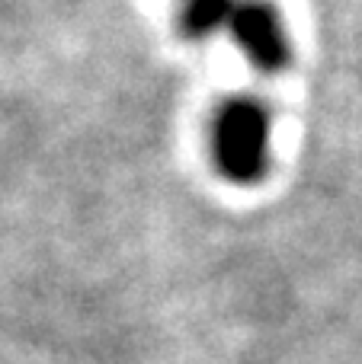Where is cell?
<instances>
[{
    "mask_svg": "<svg viewBox=\"0 0 362 364\" xmlns=\"http://www.w3.org/2000/svg\"><path fill=\"white\" fill-rule=\"evenodd\" d=\"M269 119L260 102L234 100L218 112L215 160L218 170L234 182H254L267 166Z\"/></svg>",
    "mask_w": 362,
    "mask_h": 364,
    "instance_id": "6da1fadb",
    "label": "cell"
},
{
    "mask_svg": "<svg viewBox=\"0 0 362 364\" xmlns=\"http://www.w3.org/2000/svg\"><path fill=\"white\" fill-rule=\"evenodd\" d=\"M231 26H234V38L241 42V48L247 51V58L257 68L263 70L282 68V61L289 55V45L273 6L257 4V0L237 4L231 10Z\"/></svg>",
    "mask_w": 362,
    "mask_h": 364,
    "instance_id": "7a4b0ae2",
    "label": "cell"
},
{
    "mask_svg": "<svg viewBox=\"0 0 362 364\" xmlns=\"http://www.w3.org/2000/svg\"><path fill=\"white\" fill-rule=\"evenodd\" d=\"M231 10H234L231 0H190L186 4V29L202 36V32L215 29L218 23H224Z\"/></svg>",
    "mask_w": 362,
    "mask_h": 364,
    "instance_id": "3957f363",
    "label": "cell"
}]
</instances>
